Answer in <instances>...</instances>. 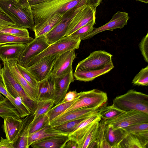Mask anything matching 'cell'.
Wrapping results in <instances>:
<instances>
[{"instance_id": "cell-54", "label": "cell", "mask_w": 148, "mask_h": 148, "mask_svg": "<svg viewBox=\"0 0 148 148\" xmlns=\"http://www.w3.org/2000/svg\"><path fill=\"white\" fill-rule=\"evenodd\" d=\"M14 0V1H16V2L17 3H18L20 0Z\"/></svg>"}, {"instance_id": "cell-14", "label": "cell", "mask_w": 148, "mask_h": 148, "mask_svg": "<svg viewBox=\"0 0 148 148\" xmlns=\"http://www.w3.org/2000/svg\"><path fill=\"white\" fill-rule=\"evenodd\" d=\"M75 57L74 50L67 51L60 55L55 63L51 73L54 77L61 76L73 70L72 64Z\"/></svg>"}, {"instance_id": "cell-11", "label": "cell", "mask_w": 148, "mask_h": 148, "mask_svg": "<svg viewBox=\"0 0 148 148\" xmlns=\"http://www.w3.org/2000/svg\"><path fill=\"white\" fill-rule=\"evenodd\" d=\"M96 9L87 4L83 5L71 20L68 26L65 36H70L92 20L96 18Z\"/></svg>"}, {"instance_id": "cell-26", "label": "cell", "mask_w": 148, "mask_h": 148, "mask_svg": "<svg viewBox=\"0 0 148 148\" xmlns=\"http://www.w3.org/2000/svg\"><path fill=\"white\" fill-rule=\"evenodd\" d=\"M112 62L103 68L89 70L75 71L73 76L76 80L84 82H89L107 73L114 68Z\"/></svg>"}, {"instance_id": "cell-44", "label": "cell", "mask_w": 148, "mask_h": 148, "mask_svg": "<svg viewBox=\"0 0 148 148\" xmlns=\"http://www.w3.org/2000/svg\"><path fill=\"white\" fill-rule=\"evenodd\" d=\"M18 26L12 18L0 7V27Z\"/></svg>"}, {"instance_id": "cell-52", "label": "cell", "mask_w": 148, "mask_h": 148, "mask_svg": "<svg viewBox=\"0 0 148 148\" xmlns=\"http://www.w3.org/2000/svg\"><path fill=\"white\" fill-rule=\"evenodd\" d=\"M137 1H139L145 3H148V0H136Z\"/></svg>"}, {"instance_id": "cell-37", "label": "cell", "mask_w": 148, "mask_h": 148, "mask_svg": "<svg viewBox=\"0 0 148 148\" xmlns=\"http://www.w3.org/2000/svg\"><path fill=\"white\" fill-rule=\"evenodd\" d=\"M54 105L53 99L44 100L38 101L34 113V120L40 116L46 113L52 108Z\"/></svg>"}, {"instance_id": "cell-4", "label": "cell", "mask_w": 148, "mask_h": 148, "mask_svg": "<svg viewBox=\"0 0 148 148\" xmlns=\"http://www.w3.org/2000/svg\"><path fill=\"white\" fill-rule=\"evenodd\" d=\"M125 112L134 110L148 114V96L133 89L115 97L112 104Z\"/></svg>"}, {"instance_id": "cell-21", "label": "cell", "mask_w": 148, "mask_h": 148, "mask_svg": "<svg viewBox=\"0 0 148 148\" xmlns=\"http://www.w3.org/2000/svg\"><path fill=\"white\" fill-rule=\"evenodd\" d=\"M37 101L53 99L55 95V77L51 73L43 80L38 82Z\"/></svg>"}, {"instance_id": "cell-22", "label": "cell", "mask_w": 148, "mask_h": 148, "mask_svg": "<svg viewBox=\"0 0 148 148\" xmlns=\"http://www.w3.org/2000/svg\"><path fill=\"white\" fill-rule=\"evenodd\" d=\"M27 44L10 43L0 45V59L2 61L17 60Z\"/></svg>"}, {"instance_id": "cell-45", "label": "cell", "mask_w": 148, "mask_h": 148, "mask_svg": "<svg viewBox=\"0 0 148 148\" xmlns=\"http://www.w3.org/2000/svg\"><path fill=\"white\" fill-rule=\"evenodd\" d=\"M139 47L144 60L148 62V33L142 38Z\"/></svg>"}, {"instance_id": "cell-17", "label": "cell", "mask_w": 148, "mask_h": 148, "mask_svg": "<svg viewBox=\"0 0 148 148\" xmlns=\"http://www.w3.org/2000/svg\"><path fill=\"white\" fill-rule=\"evenodd\" d=\"M4 120L3 127L6 138L13 144L17 140L23 128V119L8 117Z\"/></svg>"}, {"instance_id": "cell-30", "label": "cell", "mask_w": 148, "mask_h": 148, "mask_svg": "<svg viewBox=\"0 0 148 148\" xmlns=\"http://www.w3.org/2000/svg\"><path fill=\"white\" fill-rule=\"evenodd\" d=\"M0 92L14 105L19 112L21 119L31 114L28 109L21 101L14 98L8 92L1 77H0Z\"/></svg>"}, {"instance_id": "cell-32", "label": "cell", "mask_w": 148, "mask_h": 148, "mask_svg": "<svg viewBox=\"0 0 148 148\" xmlns=\"http://www.w3.org/2000/svg\"><path fill=\"white\" fill-rule=\"evenodd\" d=\"M106 124V120L101 119L99 122L98 132L93 148H112L106 138L105 131Z\"/></svg>"}, {"instance_id": "cell-28", "label": "cell", "mask_w": 148, "mask_h": 148, "mask_svg": "<svg viewBox=\"0 0 148 148\" xmlns=\"http://www.w3.org/2000/svg\"><path fill=\"white\" fill-rule=\"evenodd\" d=\"M34 114L29 115L23 119V125L17 140L14 143V148H28V140L31 123Z\"/></svg>"}, {"instance_id": "cell-47", "label": "cell", "mask_w": 148, "mask_h": 148, "mask_svg": "<svg viewBox=\"0 0 148 148\" xmlns=\"http://www.w3.org/2000/svg\"><path fill=\"white\" fill-rule=\"evenodd\" d=\"M0 148H14L13 144L10 142L8 139L1 137Z\"/></svg>"}, {"instance_id": "cell-49", "label": "cell", "mask_w": 148, "mask_h": 148, "mask_svg": "<svg viewBox=\"0 0 148 148\" xmlns=\"http://www.w3.org/2000/svg\"><path fill=\"white\" fill-rule=\"evenodd\" d=\"M102 0H88L87 4L93 8H96L100 5Z\"/></svg>"}, {"instance_id": "cell-50", "label": "cell", "mask_w": 148, "mask_h": 148, "mask_svg": "<svg viewBox=\"0 0 148 148\" xmlns=\"http://www.w3.org/2000/svg\"><path fill=\"white\" fill-rule=\"evenodd\" d=\"M47 0H28L30 6L38 4Z\"/></svg>"}, {"instance_id": "cell-43", "label": "cell", "mask_w": 148, "mask_h": 148, "mask_svg": "<svg viewBox=\"0 0 148 148\" xmlns=\"http://www.w3.org/2000/svg\"><path fill=\"white\" fill-rule=\"evenodd\" d=\"M127 134L136 133L148 131V123H142L136 124L123 128Z\"/></svg>"}, {"instance_id": "cell-36", "label": "cell", "mask_w": 148, "mask_h": 148, "mask_svg": "<svg viewBox=\"0 0 148 148\" xmlns=\"http://www.w3.org/2000/svg\"><path fill=\"white\" fill-rule=\"evenodd\" d=\"M90 115L64 122L53 127L56 130L69 135L74 131L80 123Z\"/></svg>"}, {"instance_id": "cell-5", "label": "cell", "mask_w": 148, "mask_h": 148, "mask_svg": "<svg viewBox=\"0 0 148 148\" xmlns=\"http://www.w3.org/2000/svg\"><path fill=\"white\" fill-rule=\"evenodd\" d=\"M81 40L70 35L66 36L49 45L44 51L32 59L27 64V68L48 57L61 54L70 50L78 49Z\"/></svg>"}, {"instance_id": "cell-25", "label": "cell", "mask_w": 148, "mask_h": 148, "mask_svg": "<svg viewBox=\"0 0 148 148\" xmlns=\"http://www.w3.org/2000/svg\"><path fill=\"white\" fill-rule=\"evenodd\" d=\"M105 131L107 140L112 148H119L120 143L127 134L123 128H115L107 124Z\"/></svg>"}, {"instance_id": "cell-8", "label": "cell", "mask_w": 148, "mask_h": 148, "mask_svg": "<svg viewBox=\"0 0 148 148\" xmlns=\"http://www.w3.org/2000/svg\"><path fill=\"white\" fill-rule=\"evenodd\" d=\"M83 6H77L65 13L61 21L45 35L49 45L65 36L68 26L71 20Z\"/></svg>"}, {"instance_id": "cell-6", "label": "cell", "mask_w": 148, "mask_h": 148, "mask_svg": "<svg viewBox=\"0 0 148 148\" xmlns=\"http://www.w3.org/2000/svg\"><path fill=\"white\" fill-rule=\"evenodd\" d=\"M107 101V93L102 91L94 89L88 91L81 92H79V97L77 100L59 116L70 111L84 108H101Z\"/></svg>"}, {"instance_id": "cell-41", "label": "cell", "mask_w": 148, "mask_h": 148, "mask_svg": "<svg viewBox=\"0 0 148 148\" xmlns=\"http://www.w3.org/2000/svg\"><path fill=\"white\" fill-rule=\"evenodd\" d=\"M132 83L135 85L147 86L148 85V66L142 68L134 77Z\"/></svg>"}, {"instance_id": "cell-15", "label": "cell", "mask_w": 148, "mask_h": 148, "mask_svg": "<svg viewBox=\"0 0 148 148\" xmlns=\"http://www.w3.org/2000/svg\"><path fill=\"white\" fill-rule=\"evenodd\" d=\"M100 108L86 107L76 109L57 117L50 121L49 124L55 127L64 122L90 115L98 112Z\"/></svg>"}, {"instance_id": "cell-3", "label": "cell", "mask_w": 148, "mask_h": 148, "mask_svg": "<svg viewBox=\"0 0 148 148\" xmlns=\"http://www.w3.org/2000/svg\"><path fill=\"white\" fill-rule=\"evenodd\" d=\"M0 7L18 26L33 30L35 24L31 8L14 0H0Z\"/></svg>"}, {"instance_id": "cell-31", "label": "cell", "mask_w": 148, "mask_h": 148, "mask_svg": "<svg viewBox=\"0 0 148 148\" xmlns=\"http://www.w3.org/2000/svg\"><path fill=\"white\" fill-rule=\"evenodd\" d=\"M0 116L3 119L8 117L21 119L18 110L7 98L0 101Z\"/></svg>"}, {"instance_id": "cell-29", "label": "cell", "mask_w": 148, "mask_h": 148, "mask_svg": "<svg viewBox=\"0 0 148 148\" xmlns=\"http://www.w3.org/2000/svg\"><path fill=\"white\" fill-rule=\"evenodd\" d=\"M100 120L95 122L82 138L77 142L78 148H93Z\"/></svg>"}, {"instance_id": "cell-34", "label": "cell", "mask_w": 148, "mask_h": 148, "mask_svg": "<svg viewBox=\"0 0 148 148\" xmlns=\"http://www.w3.org/2000/svg\"><path fill=\"white\" fill-rule=\"evenodd\" d=\"M79 96L73 101L67 102H60L53 107L46 114L50 122L60 115L77 99Z\"/></svg>"}, {"instance_id": "cell-40", "label": "cell", "mask_w": 148, "mask_h": 148, "mask_svg": "<svg viewBox=\"0 0 148 148\" xmlns=\"http://www.w3.org/2000/svg\"><path fill=\"white\" fill-rule=\"evenodd\" d=\"M95 19H94L88 24L81 27L70 36L79 38L81 40L84 38L94 29L93 26L95 23Z\"/></svg>"}, {"instance_id": "cell-35", "label": "cell", "mask_w": 148, "mask_h": 148, "mask_svg": "<svg viewBox=\"0 0 148 148\" xmlns=\"http://www.w3.org/2000/svg\"><path fill=\"white\" fill-rule=\"evenodd\" d=\"M34 38L28 37H18L10 34L0 33V45L10 43H22L27 44Z\"/></svg>"}, {"instance_id": "cell-48", "label": "cell", "mask_w": 148, "mask_h": 148, "mask_svg": "<svg viewBox=\"0 0 148 148\" xmlns=\"http://www.w3.org/2000/svg\"><path fill=\"white\" fill-rule=\"evenodd\" d=\"M63 148H78V144L76 140L70 137Z\"/></svg>"}, {"instance_id": "cell-23", "label": "cell", "mask_w": 148, "mask_h": 148, "mask_svg": "<svg viewBox=\"0 0 148 148\" xmlns=\"http://www.w3.org/2000/svg\"><path fill=\"white\" fill-rule=\"evenodd\" d=\"M69 138L68 135L51 136L36 141L30 146L34 148H63Z\"/></svg>"}, {"instance_id": "cell-16", "label": "cell", "mask_w": 148, "mask_h": 148, "mask_svg": "<svg viewBox=\"0 0 148 148\" xmlns=\"http://www.w3.org/2000/svg\"><path fill=\"white\" fill-rule=\"evenodd\" d=\"M73 70L58 77H55L54 105L60 102L67 93L71 83L74 81Z\"/></svg>"}, {"instance_id": "cell-27", "label": "cell", "mask_w": 148, "mask_h": 148, "mask_svg": "<svg viewBox=\"0 0 148 148\" xmlns=\"http://www.w3.org/2000/svg\"><path fill=\"white\" fill-rule=\"evenodd\" d=\"M64 135H68L56 130L49 124L39 130L29 135L28 147L29 148L33 143L40 140L51 136Z\"/></svg>"}, {"instance_id": "cell-38", "label": "cell", "mask_w": 148, "mask_h": 148, "mask_svg": "<svg viewBox=\"0 0 148 148\" xmlns=\"http://www.w3.org/2000/svg\"><path fill=\"white\" fill-rule=\"evenodd\" d=\"M0 33L10 34L18 37L29 36L27 28L18 26H8L1 27L0 29Z\"/></svg>"}, {"instance_id": "cell-51", "label": "cell", "mask_w": 148, "mask_h": 148, "mask_svg": "<svg viewBox=\"0 0 148 148\" xmlns=\"http://www.w3.org/2000/svg\"><path fill=\"white\" fill-rule=\"evenodd\" d=\"M5 99V97L2 95V94L0 92V101H3Z\"/></svg>"}, {"instance_id": "cell-42", "label": "cell", "mask_w": 148, "mask_h": 148, "mask_svg": "<svg viewBox=\"0 0 148 148\" xmlns=\"http://www.w3.org/2000/svg\"><path fill=\"white\" fill-rule=\"evenodd\" d=\"M18 69L20 73L29 85L33 88H37L38 82L36 79L26 68L17 64Z\"/></svg>"}, {"instance_id": "cell-53", "label": "cell", "mask_w": 148, "mask_h": 148, "mask_svg": "<svg viewBox=\"0 0 148 148\" xmlns=\"http://www.w3.org/2000/svg\"><path fill=\"white\" fill-rule=\"evenodd\" d=\"M1 69L0 67V77H1Z\"/></svg>"}, {"instance_id": "cell-12", "label": "cell", "mask_w": 148, "mask_h": 148, "mask_svg": "<svg viewBox=\"0 0 148 148\" xmlns=\"http://www.w3.org/2000/svg\"><path fill=\"white\" fill-rule=\"evenodd\" d=\"M59 55H54L42 60L26 68L38 82L41 81L51 73L55 63Z\"/></svg>"}, {"instance_id": "cell-2", "label": "cell", "mask_w": 148, "mask_h": 148, "mask_svg": "<svg viewBox=\"0 0 148 148\" xmlns=\"http://www.w3.org/2000/svg\"><path fill=\"white\" fill-rule=\"evenodd\" d=\"M1 78L8 92L14 98L21 101L29 110L31 114L36 110L37 101H34L28 96L11 71L6 61H3Z\"/></svg>"}, {"instance_id": "cell-19", "label": "cell", "mask_w": 148, "mask_h": 148, "mask_svg": "<svg viewBox=\"0 0 148 148\" xmlns=\"http://www.w3.org/2000/svg\"><path fill=\"white\" fill-rule=\"evenodd\" d=\"M148 131L127 134L119 148H148Z\"/></svg>"}, {"instance_id": "cell-20", "label": "cell", "mask_w": 148, "mask_h": 148, "mask_svg": "<svg viewBox=\"0 0 148 148\" xmlns=\"http://www.w3.org/2000/svg\"><path fill=\"white\" fill-rule=\"evenodd\" d=\"M64 14L56 13L35 25L33 30L35 33V37L45 36L61 21Z\"/></svg>"}, {"instance_id": "cell-7", "label": "cell", "mask_w": 148, "mask_h": 148, "mask_svg": "<svg viewBox=\"0 0 148 148\" xmlns=\"http://www.w3.org/2000/svg\"><path fill=\"white\" fill-rule=\"evenodd\" d=\"M112 56L105 51H93L86 58L79 62L75 71L103 68L112 62Z\"/></svg>"}, {"instance_id": "cell-55", "label": "cell", "mask_w": 148, "mask_h": 148, "mask_svg": "<svg viewBox=\"0 0 148 148\" xmlns=\"http://www.w3.org/2000/svg\"><path fill=\"white\" fill-rule=\"evenodd\" d=\"M1 27H0V29L1 28Z\"/></svg>"}, {"instance_id": "cell-46", "label": "cell", "mask_w": 148, "mask_h": 148, "mask_svg": "<svg viewBox=\"0 0 148 148\" xmlns=\"http://www.w3.org/2000/svg\"><path fill=\"white\" fill-rule=\"evenodd\" d=\"M79 95V92L76 90L70 91L66 93L63 100L61 102L71 101L74 100Z\"/></svg>"}, {"instance_id": "cell-18", "label": "cell", "mask_w": 148, "mask_h": 148, "mask_svg": "<svg viewBox=\"0 0 148 148\" xmlns=\"http://www.w3.org/2000/svg\"><path fill=\"white\" fill-rule=\"evenodd\" d=\"M6 61L12 73L29 97L32 100L37 101L38 89L32 87L22 75L17 67V61L12 60Z\"/></svg>"}, {"instance_id": "cell-13", "label": "cell", "mask_w": 148, "mask_h": 148, "mask_svg": "<svg viewBox=\"0 0 148 148\" xmlns=\"http://www.w3.org/2000/svg\"><path fill=\"white\" fill-rule=\"evenodd\" d=\"M129 18L127 13L125 12L117 11L113 16L109 22L99 27L94 28L83 40L90 38L97 34L106 30L112 31L117 28L121 29L127 24Z\"/></svg>"}, {"instance_id": "cell-1", "label": "cell", "mask_w": 148, "mask_h": 148, "mask_svg": "<svg viewBox=\"0 0 148 148\" xmlns=\"http://www.w3.org/2000/svg\"><path fill=\"white\" fill-rule=\"evenodd\" d=\"M88 0H47L30 6L36 25L56 13L64 14L77 6L87 4Z\"/></svg>"}, {"instance_id": "cell-24", "label": "cell", "mask_w": 148, "mask_h": 148, "mask_svg": "<svg viewBox=\"0 0 148 148\" xmlns=\"http://www.w3.org/2000/svg\"><path fill=\"white\" fill-rule=\"evenodd\" d=\"M98 111L92 114L82 121L69 136L77 142L95 122L101 119Z\"/></svg>"}, {"instance_id": "cell-39", "label": "cell", "mask_w": 148, "mask_h": 148, "mask_svg": "<svg viewBox=\"0 0 148 148\" xmlns=\"http://www.w3.org/2000/svg\"><path fill=\"white\" fill-rule=\"evenodd\" d=\"M50 121L46 113L33 120L31 124L29 135L41 129L49 124Z\"/></svg>"}, {"instance_id": "cell-9", "label": "cell", "mask_w": 148, "mask_h": 148, "mask_svg": "<svg viewBox=\"0 0 148 148\" xmlns=\"http://www.w3.org/2000/svg\"><path fill=\"white\" fill-rule=\"evenodd\" d=\"M142 123H148V114L134 110L126 112L113 119L106 120L107 124L115 128H123Z\"/></svg>"}, {"instance_id": "cell-33", "label": "cell", "mask_w": 148, "mask_h": 148, "mask_svg": "<svg viewBox=\"0 0 148 148\" xmlns=\"http://www.w3.org/2000/svg\"><path fill=\"white\" fill-rule=\"evenodd\" d=\"M98 112L101 119L109 120L115 118L126 112L112 104L109 106H103L99 109Z\"/></svg>"}, {"instance_id": "cell-10", "label": "cell", "mask_w": 148, "mask_h": 148, "mask_svg": "<svg viewBox=\"0 0 148 148\" xmlns=\"http://www.w3.org/2000/svg\"><path fill=\"white\" fill-rule=\"evenodd\" d=\"M49 45L45 36L35 37L32 41L27 44L17 60L18 64L25 67L30 60L44 51Z\"/></svg>"}]
</instances>
